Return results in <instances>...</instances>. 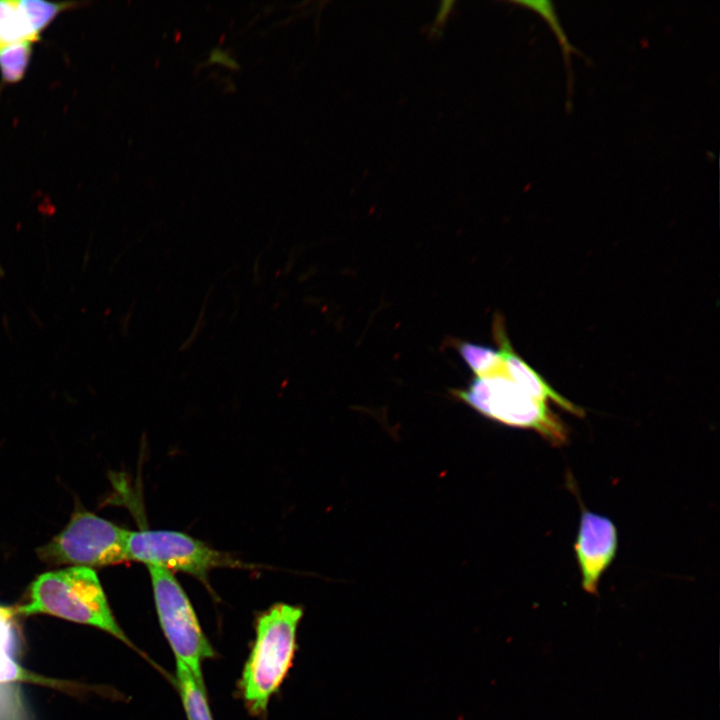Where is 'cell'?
Masks as SVG:
<instances>
[{"label": "cell", "instance_id": "cell-1", "mask_svg": "<svg viewBox=\"0 0 720 720\" xmlns=\"http://www.w3.org/2000/svg\"><path fill=\"white\" fill-rule=\"evenodd\" d=\"M15 611L17 616L46 614L92 626L134 648L116 621L92 568L69 566L38 575L28 588L26 601Z\"/></svg>", "mask_w": 720, "mask_h": 720}, {"label": "cell", "instance_id": "cell-2", "mask_svg": "<svg viewBox=\"0 0 720 720\" xmlns=\"http://www.w3.org/2000/svg\"><path fill=\"white\" fill-rule=\"evenodd\" d=\"M302 616L301 607L277 603L257 618L255 640L240 680L250 713L264 714L286 678L295 656Z\"/></svg>", "mask_w": 720, "mask_h": 720}, {"label": "cell", "instance_id": "cell-3", "mask_svg": "<svg viewBox=\"0 0 720 720\" xmlns=\"http://www.w3.org/2000/svg\"><path fill=\"white\" fill-rule=\"evenodd\" d=\"M451 394L480 415L509 427L532 430L555 447L569 439V429L559 415L509 378L502 363L495 372L474 376L466 387L453 389Z\"/></svg>", "mask_w": 720, "mask_h": 720}, {"label": "cell", "instance_id": "cell-4", "mask_svg": "<svg viewBox=\"0 0 720 720\" xmlns=\"http://www.w3.org/2000/svg\"><path fill=\"white\" fill-rule=\"evenodd\" d=\"M129 531L83 509L48 543L37 549L39 559L50 566L103 567L129 561Z\"/></svg>", "mask_w": 720, "mask_h": 720}, {"label": "cell", "instance_id": "cell-5", "mask_svg": "<svg viewBox=\"0 0 720 720\" xmlns=\"http://www.w3.org/2000/svg\"><path fill=\"white\" fill-rule=\"evenodd\" d=\"M148 571L159 624L176 662L203 680L202 664L215 652L187 594L173 572L158 567H148Z\"/></svg>", "mask_w": 720, "mask_h": 720}, {"label": "cell", "instance_id": "cell-6", "mask_svg": "<svg viewBox=\"0 0 720 720\" xmlns=\"http://www.w3.org/2000/svg\"><path fill=\"white\" fill-rule=\"evenodd\" d=\"M126 546L129 561L184 572L205 584L209 572L215 568L247 566L230 554L178 531H129Z\"/></svg>", "mask_w": 720, "mask_h": 720}, {"label": "cell", "instance_id": "cell-7", "mask_svg": "<svg viewBox=\"0 0 720 720\" xmlns=\"http://www.w3.org/2000/svg\"><path fill=\"white\" fill-rule=\"evenodd\" d=\"M578 533L574 544L575 557L581 576L582 589L598 595L604 572L615 559L618 533L613 521L581 506Z\"/></svg>", "mask_w": 720, "mask_h": 720}, {"label": "cell", "instance_id": "cell-8", "mask_svg": "<svg viewBox=\"0 0 720 720\" xmlns=\"http://www.w3.org/2000/svg\"><path fill=\"white\" fill-rule=\"evenodd\" d=\"M494 339L499 346L504 372L522 389L543 402H553L561 409L577 417H583L584 410L556 391L530 366L513 348L504 327V320L496 315L493 321Z\"/></svg>", "mask_w": 720, "mask_h": 720}, {"label": "cell", "instance_id": "cell-9", "mask_svg": "<svg viewBox=\"0 0 720 720\" xmlns=\"http://www.w3.org/2000/svg\"><path fill=\"white\" fill-rule=\"evenodd\" d=\"M40 32L25 0L0 1V51L22 42L33 43L39 39Z\"/></svg>", "mask_w": 720, "mask_h": 720}, {"label": "cell", "instance_id": "cell-10", "mask_svg": "<svg viewBox=\"0 0 720 720\" xmlns=\"http://www.w3.org/2000/svg\"><path fill=\"white\" fill-rule=\"evenodd\" d=\"M176 684L187 720H214L203 680L176 662Z\"/></svg>", "mask_w": 720, "mask_h": 720}, {"label": "cell", "instance_id": "cell-11", "mask_svg": "<svg viewBox=\"0 0 720 720\" xmlns=\"http://www.w3.org/2000/svg\"><path fill=\"white\" fill-rule=\"evenodd\" d=\"M455 346L463 361L474 376H486L495 372L502 363L499 349L465 340L455 341Z\"/></svg>", "mask_w": 720, "mask_h": 720}, {"label": "cell", "instance_id": "cell-12", "mask_svg": "<svg viewBox=\"0 0 720 720\" xmlns=\"http://www.w3.org/2000/svg\"><path fill=\"white\" fill-rule=\"evenodd\" d=\"M32 52V42L11 45L0 51V71L6 82L19 81L27 68Z\"/></svg>", "mask_w": 720, "mask_h": 720}, {"label": "cell", "instance_id": "cell-13", "mask_svg": "<svg viewBox=\"0 0 720 720\" xmlns=\"http://www.w3.org/2000/svg\"><path fill=\"white\" fill-rule=\"evenodd\" d=\"M514 3L524 6L526 8L532 9L536 12H538L542 17L549 23L551 28L553 29L555 35L560 41V44L562 46L563 54L567 57L570 55L572 51H574L573 47L570 45L569 41L567 40L564 31L559 24L557 15L555 13V9L553 6V3L547 0L544 1H514Z\"/></svg>", "mask_w": 720, "mask_h": 720}, {"label": "cell", "instance_id": "cell-14", "mask_svg": "<svg viewBox=\"0 0 720 720\" xmlns=\"http://www.w3.org/2000/svg\"><path fill=\"white\" fill-rule=\"evenodd\" d=\"M16 616L15 608L0 604V651L16 654L18 648Z\"/></svg>", "mask_w": 720, "mask_h": 720}, {"label": "cell", "instance_id": "cell-15", "mask_svg": "<svg viewBox=\"0 0 720 720\" xmlns=\"http://www.w3.org/2000/svg\"><path fill=\"white\" fill-rule=\"evenodd\" d=\"M210 61L215 63H221L233 69L239 67L238 63L233 58L229 57L225 52L218 48L212 51Z\"/></svg>", "mask_w": 720, "mask_h": 720}, {"label": "cell", "instance_id": "cell-16", "mask_svg": "<svg viewBox=\"0 0 720 720\" xmlns=\"http://www.w3.org/2000/svg\"><path fill=\"white\" fill-rule=\"evenodd\" d=\"M452 4H453V2H450V1L443 2L444 6L440 8V10L437 14V17H436V20L438 23H443L446 20V17L448 16L449 11L451 10Z\"/></svg>", "mask_w": 720, "mask_h": 720}]
</instances>
